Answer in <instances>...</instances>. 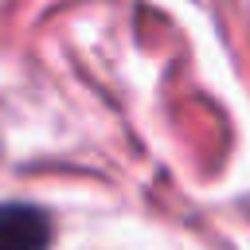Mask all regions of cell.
<instances>
[{
	"mask_svg": "<svg viewBox=\"0 0 250 250\" xmlns=\"http://www.w3.org/2000/svg\"><path fill=\"white\" fill-rule=\"evenodd\" d=\"M51 215L35 203H0V250H47Z\"/></svg>",
	"mask_w": 250,
	"mask_h": 250,
	"instance_id": "1",
	"label": "cell"
}]
</instances>
